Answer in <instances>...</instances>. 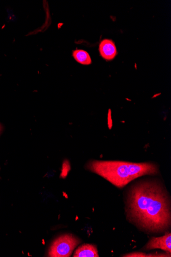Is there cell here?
<instances>
[{
  "mask_svg": "<svg viewBox=\"0 0 171 257\" xmlns=\"http://www.w3.org/2000/svg\"><path fill=\"white\" fill-rule=\"evenodd\" d=\"M73 58L79 63L82 65H88L92 63L89 54L85 51L77 50L73 52Z\"/></svg>",
  "mask_w": 171,
  "mask_h": 257,
  "instance_id": "obj_7",
  "label": "cell"
},
{
  "mask_svg": "<svg viewBox=\"0 0 171 257\" xmlns=\"http://www.w3.org/2000/svg\"><path fill=\"white\" fill-rule=\"evenodd\" d=\"M74 257H98V250L95 245L84 244L79 246L75 251Z\"/></svg>",
  "mask_w": 171,
  "mask_h": 257,
  "instance_id": "obj_6",
  "label": "cell"
},
{
  "mask_svg": "<svg viewBox=\"0 0 171 257\" xmlns=\"http://www.w3.org/2000/svg\"><path fill=\"white\" fill-rule=\"evenodd\" d=\"M127 208L129 219L146 231L162 232L170 226L169 199L164 186L156 180L134 184L128 194Z\"/></svg>",
  "mask_w": 171,
  "mask_h": 257,
  "instance_id": "obj_1",
  "label": "cell"
},
{
  "mask_svg": "<svg viewBox=\"0 0 171 257\" xmlns=\"http://www.w3.org/2000/svg\"><path fill=\"white\" fill-rule=\"evenodd\" d=\"M145 250L161 249L167 252H171V234L166 233L164 236L160 237H152L143 248Z\"/></svg>",
  "mask_w": 171,
  "mask_h": 257,
  "instance_id": "obj_4",
  "label": "cell"
},
{
  "mask_svg": "<svg viewBox=\"0 0 171 257\" xmlns=\"http://www.w3.org/2000/svg\"><path fill=\"white\" fill-rule=\"evenodd\" d=\"M3 130V127L1 125H0V133H1L2 131Z\"/></svg>",
  "mask_w": 171,
  "mask_h": 257,
  "instance_id": "obj_8",
  "label": "cell"
},
{
  "mask_svg": "<svg viewBox=\"0 0 171 257\" xmlns=\"http://www.w3.org/2000/svg\"><path fill=\"white\" fill-rule=\"evenodd\" d=\"M87 168L119 189L139 177L159 173L157 166L151 162L93 160L88 163Z\"/></svg>",
  "mask_w": 171,
  "mask_h": 257,
  "instance_id": "obj_2",
  "label": "cell"
},
{
  "mask_svg": "<svg viewBox=\"0 0 171 257\" xmlns=\"http://www.w3.org/2000/svg\"><path fill=\"white\" fill-rule=\"evenodd\" d=\"M81 243L77 237L71 234H65L59 237L52 243L48 255L52 257H68Z\"/></svg>",
  "mask_w": 171,
  "mask_h": 257,
  "instance_id": "obj_3",
  "label": "cell"
},
{
  "mask_svg": "<svg viewBox=\"0 0 171 257\" xmlns=\"http://www.w3.org/2000/svg\"><path fill=\"white\" fill-rule=\"evenodd\" d=\"M99 51L102 57L107 61L113 60L117 55L115 44L110 39H104L101 41Z\"/></svg>",
  "mask_w": 171,
  "mask_h": 257,
  "instance_id": "obj_5",
  "label": "cell"
}]
</instances>
